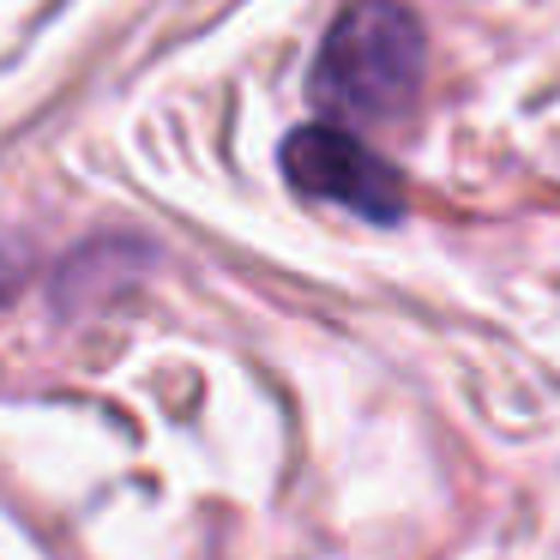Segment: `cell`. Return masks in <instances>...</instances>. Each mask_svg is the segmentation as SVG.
Instances as JSON below:
<instances>
[{
	"mask_svg": "<svg viewBox=\"0 0 560 560\" xmlns=\"http://www.w3.org/2000/svg\"><path fill=\"white\" fill-rule=\"evenodd\" d=\"M25 278H31V259H25V247L0 235V307H7L19 290H25Z\"/></svg>",
	"mask_w": 560,
	"mask_h": 560,
	"instance_id": "cell-3",
	"label": "cell"
},
{
	"mask_svg": "<svg viewBox=\"0 0 560 560\" xmlns=\"http://www.w3.org/2000/svg\"><path fill=\"white\" fill-rule=\"evenodd\" d=\"M422 25L398 0H355L326 31L307 73V97L331 121H392L422 91Z\"/></svg>",
	"mask_w": 560,
	"mask_h": 560,
	"instance_id": "cell-1",
	"label": "cell"
},
{
	"mask_svg": "<svg viewBox=\"0 0 560 560\" xmlns=\"http://www.w3.org/2000/svg\"><path fill=\"white\" fill-rule=\"evenodd\" d=\"M283 175L307 199H326L368 223L404 218V175L380 151H368L343 121H307L283 139Z\"/></svg>",
	"mask_w": 560,
	"mask_h": 560,
	"instance_id": "cell-2",
	"label": "cell"
}]
</instances>
